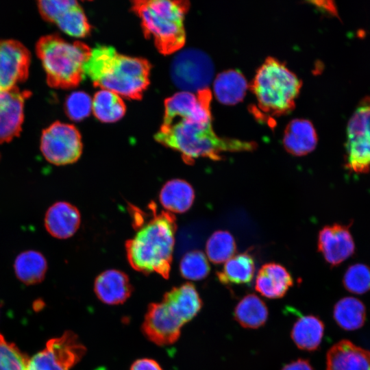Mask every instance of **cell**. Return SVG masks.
I'll use <instances>...</instances> for the list:
<instances>
[{
  "mask_svg": "<svg viewBox=\"0 0 370 370\" xmlns=\"http://www.w3.org/2000/svg\"><path fill=\"white\" fill-rule=\"evenodd\" d=\"M154 139L179 152L187 164L200 157L221 160L223 153L257 147L255 142L219 136L212 126L210 106L187 97L165 99L163 121Z\"/></svg>",
  "mask_w": 370,
  "mask_h": 370,
  "instance_id": "1",
  "label": "cell"
},
{
  "mask_svg": "<svg viewBox=\"0 0 370 370\" xmlns=\"http://www.w3.org/2000/svg\"><path fill=\"white\" fill-rule=\"evenodd\" d=\"M145 212L130 205V212L136 230L125 243L127 260L141 273H156L167 279L171 271L177 230L175 217L168 211L157 212L154 202Z\"/></svg>",
  "mask_w": 370,
  "mask_h": 370,
  "instance_id": "2",
  "label": "cell"
},
{
  "mask_svg": "<svg viewBox=\"0 0 370 370\" xmlns=\"http://www.w3.org/2000/svg\"><path fill=\"white\" fill-rule=\"evenodd\" d=\"M151 68L146 59L121 54L112 46L97 45L91 49L84 71L95 86L138 100L149 84Z\"/></svg>",
  "mask_w": 370,
  "mask_h": 370,
  "instance_id": "3",
  "label": "cell"
},
{
  "mask_svg": "<svg viewBox=\"0 0 370 370\" xmlns=\"http://www.w3.org/2000/svg\"><path fill=\"white\" fill-rule=\"evenodd\" d=\"M190 7L188 1L137 0L132 10L138 15L143 33L163 55L181 49L186 41L184 17Z\"/></svg>",
  "mask_w": 370,
  "mask_h": 370,
  "instance_id": "4",
  "label": "cell"
},
{
  "mask_svg": "<svg viewBox=\"0 0 370 370\" xmlns=\"http://www.w3.org/2000/svg\"><path fill=\"white\" fill-rule=\"evenodd\" d=\"M90 51L84 42H70L57 34L45 35L36 44L47 83L54 88L69 89L80 84L86 77L84 66Z\"/></svg>",
  "mask_w": 370,
  "mask_h": 370,
  "instance_id": "5",
  "label": "cell"
},
{
  "mask_svg": "<svg viewBox=\"0 0 370 370\" xmlns=\"http://www.w3.org/2000/svg\"><path fill=\"white\" fill-rule=\"evenodd\" d=\"M301 82L283 63L269 57L258 68L251 84L258 108L265 115L280 116L290 113Z\"/></svg>",
  "mask_w": 370,
  "mask_h": 370,
  "instance_id": "6",
  "label": "cell"
},
{
  "mask_svg": "<svg viewBox=\"0 0 370 370\" xmlns=\"http://www.w3.org/2000/svg\"><path fill=\"white\" fill-rule=\"evenodd\" d=\"M345 167L355 173L370 171V95L358 104L347 127Z\"/></svg>",
  "mask_w": 370,
  "mask_h": 370,
  "instance_id": "7",
  "label": "cell"
},
{
  "mask_svg": "<svg viewBox=\"0 0 370 370\" xmlns=\"http://www.w3.org/2000/svg\"><path fill=\"white\" fill-rule=\"evenodd\" d=\"M214 66L209 56L197 49L180 51L170 68L174 84L182 91L197 92L207 89L214 76Z\"/></svg>",
  "mask_w": 370,
  "mask_h": 370,
  "instance_id": "8",
  "label": "cell"
},
{
  "mask_svg": "<svg viewBox=\"0 0 370 370\" xmlns=\"http://www.w3.org/2000/svg\"><path fill=\"white\" fill-rule=\"evenodd\" d=\"M40 149L46 160L54 165L75 163L82 153L81 134L73 125L53 122L42 130Z\"/></svg>",
  "mask_w": 370,
  "mask_h": 370,
  "instance_id": "9",
  "label": "cell"
},
{
  "mask_svg": "<svg viewBox=\"0 0 370 370\" xmlns=\"http://www.w3.org/2000/svg\"><path fill=\"white\" fill-rule=\"evenodd\" d=\"M86 347L71 331L49 340L45 347L29 359L27 370H70L81 360Z\"/></svg>",
  "mask_w": 370,
  "mask_h": 370,
  "instance_id": "10",
  "label": "cell"
},
{
  "mask_svg": "<svg viewBox=\"0 0 370 370\" xmlns=\"http://www.w3.org/2000/svg\"><path fill=\"white\" fill-rule=\"evenodd\" d=\"M40 16L56 24L66 34L76 38L88 36L91 26L79 3L73 0H42L37 1Z\"/></svg>",
  "mask_w": 370,
  "mask_h": 370,
  "instance_id": "11",
  "label": "cell"
},
{
  "mask_svg": "<svg viewBox=\"0 0 370 370\" xmlns=\"http://www.w3.org/2000/svg\"><path fill=\"white\" fill-rule=\"evenodd\" d=\"M31 53L21 42L0 39V91L18 86L29 75Z\"/></svg>",
  "mask_w": 370,
  "mask_h": 370,
  "instance_id": "12",
  "label": "cell"
},
{
  "mask_svg": "<svg viewBox=\"0 0 370 370\" xmlns=\"http://www.w3.org/2000/svg\"><path fill=\"white\" fill-rule=\"evenodd\" d=\"M32 95L18 86L0 91V144L19 136L24 121L25 101Z\"/></svg>",
  "mask_w": 370,
  "mask_h": 370,
  "instance_id": "13",
  "label": "cell"
},
{
  "mask_svg": "<svg viewBox=\"0 0 370 370\" xmlns=\"http://www.w3.org/2000/svg\"><path fill=\"white\" fill-rule=\"evenodd\" d=\"M182 325L162 301L149 306L143 323V331L149 340L156 345H168L178 339Z\"/></svg>",
  "mask_w": 370,
  "mask_h": 370,
  "instance_id": "14",
  "label": "cell"
},
{
  "mask_svg": "<svg viewBox=\"0 0 370 370\" xmlns=\"http://www.w3.org/2000/svg\"><path fill=\"white\" fill-rule=\"evenodd\" d=\"M349 226L350 224L326 225L319 233L318 250L332 266L341 264L355 251V244Z\"/></svg>",
  "mask_w": 370,
  "mask_h": 370,
  "instance_id": "15",
  "label": "cell"
},
{
  "mask_svg": "<svg viewBox=\"0 0 370 370\" xmlns=\"http://www.w3.org/2000/svg\"><path fill=\"white\" fill-rule=\"evenodd\" d=\"M326 370H370V351L341 341L327 353Z\"/></svg>",
  "mask_w": 370,
  "mask_h": 370,
  "instance_id": "16",
  "label": "cell"
},
{
  "mask_svg": "<svg viewBox=\"0 0 370 370\" xmlns=\"http://www.w3.org/2000/svg\"><path fill=\"white\" fill-rule=\"evenodd\" d=\"M81 222L78 209L66 201L51 205L45 216V227L49 234L59 239L71 237L78 230Z\"/></svg>",
  "mask_w": 370,
  "mask_h": 370,
  "instance_id": "17",
  "label": "cell"
},
{
  "mask_svg": "<svg viewBox=\"0 0 370 370\" xmlns=\"http://www.w3.org/2000/svg\"><path fill=\"white\" fill-rule=\"evenodd\" d=\"M162 301L183 325L193 319L202 307L196 288L189 282L166 292Z\"/></svg>",
  "mask_w": 370,
  "mask_h": 370,
  "instance_id": "18",
  "label": "cell"
},
{
  "mask_svg": "<svg viewBox=\"0 0 370 370\" xmlns=\"http://www.w3.org/2000/svg\"><path fill=\"white\" fill-rule=\"evenodd\" d=\"M94 291L100 301L109 305L120 304L131 295L132 286L123 271L108 269L95 279Z\"/></svg>",
  "mask_w": 370,
  "mask_h": 370,
  "instance_id": "19",
  "label": "cell"
},
{
  "mask_svg": "<svg viewBox=\"0 0 370 370\" xmlns=\"http://www.w3.org/2000/svg\"><path fill=\"white\" fill-rule=\"evenodd\" d=\"M293 284V278L284 267L269 262L262 265L258 271L255 289L267 298L279 299L286 295Z\"/></svg>",
  "mask_w": 370,
  "mask_h": 370,
  "instance_id": "20",
  "label": "cell"
},
{
  "mask_svg": "<svg viewBox=\"0 0 370 370\" xmlns=\"http://www.w3.org/2000/svg\"><path fill=\"white\" fill-rule=\"evenodd\" d=\"M317 144V135L312 123L306 119H293L286 126L283 145L291 154L302 156L312 151Z\"/></svg>",
  "mask_w": 370,
  "mask_h": 370,
  "instance_id": "21",
  "label": "cell"
},
{
  "mask_svg": "<svg viewBox=\"0 0 370 370\" xmlns=\"http://www.w3.org/2000/svg\"><path fill=\"white\" fill-rule=\"evenodd\" d=\"M159 199L161 205L171 213H184L192 206L195 191L186 181L173 179L166 182L160 190Z\"/></svg>",
  "mask_w": 370,
  "mask_h": 370,
  "instance_id": "22",
  "label": "cell"
},
{
  "mask_svg": "<svg viewBox=\"0 0 370 370\" xmlns=\"http://www.w3.org/2000/svg\"><path fill=\"white\" fill-rule=\"evenodd\" d=\"M247 89V80L237 70L221 72L214 80V95L221 103L225 105H234L241 101Z\"/></svg>",
  "mask_w": 370,
  "mask_h": 370,
  "instance_id": "23",
  "label": "cell"
},
{
  "mask_svg": "<svg viewBox=\"0 0 370 370\" xmlns=\"http://www.w3.org/2000/svg\"><path fill=\"white\" fill-rule=\"evenodd\" d=\"M324 333V324L316 316L299 318L293 325L291 336L296 346L302 350L312 352L319 347Z\"/></svg>",
  "mask_w": 370,
  "mask_h": 370,
  "instance_id": "24",
  "label": "cell"
},
{
  "mask_svg": "<svg viewBox=\"0 0 370 370\" xmlns=\"http://www.w3.org/2000/svg\"><path fill=\"white\" fill-rule=\"evenodd\" d=\"M14 269L16 278L23 284H36L44 280L47 270V262L40 251L27 250L16 257Z\"/></svg>",
  "mask_w": 370,
  "mask_h": 370,
  "instance_id": "25",
  "label": "cell"
},
{
  "mask_svg": "<svg viewBox=\"0 0 370 370\" xmlns=\"http://www.w3.org/2000/svg\"><path fill=\"white\" fill-rule=\"evenodd\" d=\"M255 273L254 257L248 252L234 255L217 272L219 282L225 285L249 284Z\"/></svg>",
  "mask_w": 370,
  "mask_h": 370,
  "instance_id": "26",
  "label": "cell"
},
{
  "mask_svg": "<svg viewBox=\"0 0 370 370\" xmlns=\"http://www.w3.org/2000/svg\"><path fill=\"white\" fill-rule=\"evenodd\" d=\"M269 311L266 304L258 295L247 294L236 304L234 317L243 328L257 329L267 321Z\"/></svg>",
  "mask_w": 370,
  "mask_h": 370,
  "instance_id": "27",
  "label": "cell"
},
{
  "mask_svg": "<svg viewBox=\"0 0 370 370\" xmlns=\"http://www.w3.org/2000/svg\"><path fill=\"white\" fill-rule=\"evenodd\" d=\"M92 110L95 116L103 123H114L125 114L126 106L120 95L112 91L101 89L92 100Z\"/></svg>",
  "mask_w": 370,
  "mask_h": 370,
  "instance_id": "28",
  "label": "cell"
},
{
  "mask_svg": "<svg viewBox=\"0 0 370 370\" xmlns=\"http://www.w3.org/2000/svg\"><path fill=\"white\" fill-rule=\"evenodd\" d=\"M334 319L345 330H354L361 328L366 319V309L363 303L357 298L346 297L334 306Z\"/></svg>",
  "mask_w": 370,
  "mask_h": 370,
  "instance_id": "29",
  "label": "cell"
},
{
  "mask_svg": "<svg viewBox=\"0 0 370 370\" xmlns=\"http://www.w3.org/2000/svg\"><path fill=\"white\" fill-rule=\"evenodd\" d=\"M236 245L233 236L227 231L217 230L208 238L206 245L207 257L214 264H221L234 256Z\"/></svg>",
  "mask_w": 370,
  "mask_h": 370,
  "instance_id": "30",
  "label": "cell"
},
{
  "mask_svg": "<svg viewBox=\"0 0 370 370\" xmlns=\"http://www.w3.org/2000/svg\"><path fill=\"white\" fill-rule=\"evenodd\" d=\"M210 267L206 255L199 250L186 253L180 263L183 278L189 280H201L209 274Z\"/></svg>",
  "mask_w": 370,
  "mask_h": 370,
  "instance_id": "31",
  "label": "cell"
},
{
  "mask_svg": "<svg viewBox=\"0 0 370 370\" xmlns=\"http://www.w3.org/2000/svg\"><path fill=\"white\" fill-rule=\"evenodd\" d=\"M28 356L0 334V370H27Z\"/></svg>",
  "mask_w": 370,
  "mask_h": 370,
  "instance_id": "32",
  "label": "cell"
},
{
  "mask_svg": "<svg viewBox=\"0 0 370 370\" xmlns=\"http://www.w3.org/2000/svg\"><path fill=\"white\" fill-rule=\"evenodd\" d=\"M343 285L349 292L363 294L370 290V268L364 264L350 266L343 277Z\"/></svg>",
  "mask_w": 370,
  "mask_h": 370,
  "instance_id": "33",
  "label": "cell"
},
{
  "mask_svg": "<svg viewBox=\"0 0 370 370\" xmlns=\"http://www.w3.org/2000/svg\"><path fill=\"white\" fill-rule=\"evenodd\" d=\"M92 100L85 92L75 91L70 94L65 101V112L72 121H80L90 115Z\"/></svg>",
  "mask_w": 370,
  "mask_h": 370,
  "instance_id": "34",
  "label": "cell"
},
{
  "mask_svg": "<svg viewBox=\"0 0 370 370\" xmlns=\"http://www.w3.org/2000/svg\"><path fill=\"white\" fill-rule=\"evenodd\" d=\"M130 370H162L160 365L153 359L140 358L136 360Z\"/></svg>",
  "mask_w": 370,
  "mask_h": 370,
  "instance_id": "35",
  "label": "cell"
},
{
  "mask_svg": "<svg viewBox=\"0 0 370 370\" xmlns=\"http://www.w3.org/2000/svg\"><path fill=\"white\" fill-rule=\"evenodd\" d=\"M282 370H313V368L308 360L299 358L284 365Z\"/></svg>",
  "mask_w": 370,
  "mask_h": 370,
  "instance_id": "36",
  "label": "cell"
}]
</instances>
